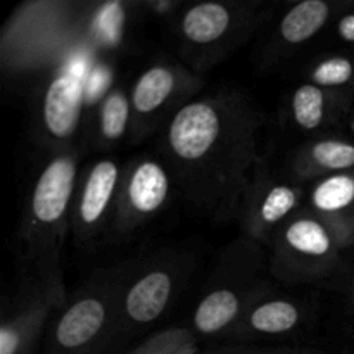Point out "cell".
I'll return each instance as SVG.
<instances>
[{"instance_id": "9a60e30c", "label": "cell", "mask_w": 354, "mask_h": 354, "mask_svg": "<svg viewBox=\"0 0 354 354\" xmlns=\"http://www.w3.org/2000/svg\"><path fill=\"white\" fill-rule=\"evenodd\" d=\"M354 166V145L335 138H324L308 145L297 154L296 169L303 176L324 175L351 169Z\"/></svg>"}, {"instance_id": "603a6c76", "label": "cell", "mask_w": 354, "mask_h": 354, "mask_svg": "<svg viewBox=\"0 0 354 354\" xmlns=\"http://www.w3.org/2000/svg\"><path fill=\"white\" fill-rule=\"evenodd\" d=\"M337 30H339V35H341L346 41H354V14H349V16L342 17Z\"/></svg>"}, {"instance_id": "6da1fadb", "label": "cell", "mask_w": 354, "mask_h": 354, "mask_svg": "<svg viewBox=\"0 0 354 354\" xmlns=\"http://www.w3.org/2000/svg\"><path fill=\"white\" fill-rule=\"evenodd\" d=\"M259 116L239 93L180 106L165 133L166 159L190 201L225 216L241 207L258 171Z\"/></svg>"}, {"instance_id": "ffe728a7", "label": "cell", "mask_w": 354, "mask_h": 354, "mask_svg": "<svg viewBox=\"0 0 354 354\" xmlns=\"http://www.w3.org/2000/svg\"><path fill=\"white\" fill-rule=\"evenodd\" d=\"M354 66L348 57H328L315 64L311 69V80L322 88H335L353 80Z\"/></svg>"}, {"instance_id": "7a4b0ae2", "label": "cell", "mask_w": 354, "mask_h": 354, "mask_svg": "<svg viewBox=\"0 0 354 354\" xmlns=\"http://www.w3.org/2000/svg\"><path fill=\"white\" fill-rule=\"evenodd\" d=\"M76 176V156L64 152L52 158L35 180L24 220V239L40 270V279L45 287L61 294L59 249L68 228Z\"/></svg>"}, {"instance_id": "7c38bea8", "label": "cell", "mask_w": 354, "mask_h": 354, "mask_svg": "<svg viewBox=\"0 0 354 354\" xmlns=\"http://www.w3.org/2000/svg\"><path fill=\"white\" fill-rule=\"evenodd\" d=\"M180 75L176 69L158 64L142 73L131 90V116L135 121L147 120L162 109L180 90Z\"/></svg>"}, {"instance_id": "8992f818", "label": "cell", "mask_w": 354, "mask_h": 354, "mask_svg": "<svg viewBox=\"0 0 354 354\" xmlns=\"http://www.w3.org/2000/svg\"><path fill=\"white\" fill-rule=\"evenodd\" d=\"M303 197L304 190L299 185L261 178V169L258 168L241 204L244 206L248 234L258 241L275 237L280 228L296 216Z\"/></svg>"}, {"instance_id": "52a82bcc", "label": "cell", "mask_w": 354, "mask_h": 354, "mask_svg": "<svg viewBox=\"0 0 354 354\" xmlns=\"http://www.w3.org/2000/svg\"><path fill=\"white\" fill-rule=\"evenodd\" d=\"M85 104L83 80L75 71H61L48 82L40 107L44 138L52 145L64 147L80 127Z\"/></svg>"}, {"instance_id": "8fae6325", "label": "cell", "mask_w": 354, "mask_h": 354, "mask_svg": "<svg viewBox=\"0 0 354 354\" xmlns=\"http://www.w3.org/2000/svg\"><path fill=\"white\" fill-rule=\"evenodd\" d=\"M237 14L221 2H203L192 6L182 17L183 38L194 47L216 45L235 28Z\"/></svg>"}, {"instance_id": "4fadbf2b", "label": "cell", "mask_w": 354, "mask_h": 354, "mask_svg": "<svg viewBox=\"0 0 354 354\" xmlns=\"http://www.w3.org/2000/svg\"><path fill=\"white\" fill-rule=\"evenodd\" d=\"M354 206V176L337 173L322 178L310 194V213L341 232L344 214Z\"/></svg>"}, {"instance_id": "e0dca14e", "label": "cell", "mask_w": 354, "mask_h": 354, "mask_svg": "<svg viewBox=\"0 0 354 354\" xmlns=\"http://www.w3.org/2000/svg\"><path fill=\"white\" fill-rule=\"evenodd\" d=\"M330 17V6L324 0L296 3L280 23V37L289 45H301L313 38Z\"/></svg>"}, {"instance_id": "4316f807", "label": "cell", "mask_w": 354, "mask_h": 354, "mask_svg": "<svg viewBox=\"0 0 354 354\" xmlns=\"http://www.w3.org/2000/svg\"><path fill=\"white\" fill-rule=\"evenodd\" d=\"M353 292H354V283H353Z\"/></svg>"}, {"instance_id": "9c48e42d", "label": "cell", "mask_w": 354, "mask_h": 354, "mask_svg": "<svg viewBox=\"0 0 354 354\" xmlns=\"http://www.w3.org/2000/svg\"><path fill=\"white\" fill-rule=\"evenodd\" d=\"M176 287L171 268L154 266L142 273L128 286L120 299L118 322L130 327H144L158 320L168 308Z\"/></svg>"}, {"instance_id": "ba28073f", "label": "cell", "mask_w": 354, "mask_h": 354, "mask_svg": "<svg viewBox=\"0 0 354 354\" xmlns=\"http://www.w3.org/2000/svg\"><path fill=\"white\" fill-rule=\"evenodd\" d=\"M121 185V169L114 159L93 162L86 173L73 213V228L80 239L95 234L113 207L116 206Z\"/></svg>"}, {"instance_id": "cb8c5ba5", "label": "cell", "mask_w": 354, "mask_h": 354, "mask_svg": "<svg viewBox=\"0 0 354 354\" xmlns=\"http://www.w3.org/2000/svg\"><path fill=\"white\" fill-rule=\"evenodd\" d=\"M196 351H197L196 344H194V341H190L189 344H185L183 348L176 349V351L171 353V354H196Z\"/></svg>"}, {"instance_id": "d4e9b609", "label": "cell", "mask_w": 354, "mask_h": 354, "mask_svg": "<svg viewBox=\"0 0 354 354\" xmlns=\"http://www.w3.org/2000/svg\"><path fill=\"white\" fill-rule=\"evenodd\" d=\"M270 354H317L310 351H279V353H270Z\"/></svg>"}, {"instance_id": "3957f363", "label": "cell", "mask_w": 354, "mask_h": 354, "mask_svg": "<svg viewBox=\"0 0 354 354\" xmlns=\"http://www.w3.org/2000/svg\"><path fill=\"white\" fill-rule=\"evenodd\" d=\"M273 272L287 282L320 279L334 263L342 234L315 216L299 213L275 235Z\"/></svg>"}, {"instance_id": "277c9868", "label": "cell", "mask_w": 354, "mask_h": 354, "mask_svg": "<svg viewBox=\"0 0 354 354\" xmlns=\"http://www.w3.org/2000/svg\"><path fill=\"white\" fill-rule=\"evenodd\" d=\"M120 290L114 283H93L62 310L52 328V354H90L118 322Z\"/></svg>"}, {"instance_id": "2e32d148", "label": "cell", "mask_w": 354, "mask_h": 354, "mask_svg": "<svg viewBox=\"0 0 354 354\" xmlns=\"http://www.w3.org/2000/svg\"><path fill=\"white\" fill-rule=\"evenodd\" d=\"M242 317H244V330L259 335L287 334L303 320L299 306L287 299L261 301Z\"/></svg>"}, {"instance_id": "ac0fdd59", "label": "cell", "mask_w": 354, "mask_h": 354, "mask_svg": "<svg viewBox=\"0 0 354 354\" xmlns=\"http://www.w3.org/2000/svg\"><path fill=\"white\" fill-rule=\"evenodd\" d=\"M327 92L315 83L297 86L292 95V118L304 131H315L325 124Z\"/></svg>"}, {"instance_id": "5bb4252c", "label": "cell", "mask_w": 354, "mask_h": 354, "mask_svg": "<svg viewBox=\"0 0 354 354\" xmlns=\"http://www.w3.org/2000/svg\"><path fill=\"white\" fill-rule=\"evenodd\" d=\"M244 315L241 294L230 287H218L201 299L194 313V327L203 335L221 334Z\"/></svg>"}, {"instance_id": "7402d4cb", "label": "cell", "mask_w": 354, "mask_h": 354, "mask_svg": "<svg viewBox=\"0 0 354 354\" xmlns=\"http://www.w3.org/2000/svg\"><path fill=\"white\" fill-rule=\"evenodd\" d=\"M104 12H100L102 16H100V19H102V24H100L99 31L100 35H102L104 38H106V41H113L114 37H118V35L121 33V3L120 2H114V3H107L106 7H104Z\"/></svg>"}, {"instance_id": "30bf717a", "label": "cell", "mask_w": 354, "mask_h": 354, "mask_svg": "<svg viewBox=\"0 0 354 354\" xmlns=\"http://www.w3.org/2000/svg\"><path fill=\"white\" fill-rule=\"evenodd\" d=\"M62 296L45 287L40 296L31 297L12 317L6 318L0 327V354H31L44 322L52 308L61 303Z\"/></svg>"}, {"instance_id": "5b68a950", "label": "cell", "mask_w": 354, "mask_h": 354, "mask_svg": "<svg viewBox=\"0 0 354 354\" xmlns=\"http://www.w3.org/2000/svg\"><path fill=\"white\" fill-rule=\"evenodd\" d=\"M171 176L161 162L142 159L123 176L114 206V232L124 235L151 220L169 197Z\"/></svg>"}, {"instance_id": "d6986e66", "label": "cell", "mask_w": 354, "mask_h": 354, "mask_svg": "<svg viewBox=\"0 0 354 354\" xmlns=\"http://www.w3.org/2000/svg\"><path fill=\"white\" fill-rule=\"evenodd\" d=\"M131 120L130 97L123 90H113L102 100L99 113V131L100 138L106 144H114L121 140L127 133V128Z\"/></svg>"}, {"instance_id": "484cf974", "label": "cell", "mask_w": 354, "mask_h": 354, "mask_svg": "<svg viewBox=\"0 0 354 354\" xmlns=\"http://www.w3.org/2000/svg\"><path fill=\"white\" fill-rule=\"evenodd\" d=\"M351 127H353V131H354V121H353V124H351Z\"/></svg>"}, {"instance_id": "44dd1931", "label": "cell", "mask_w": 354, "mask_h": 354, "mask_svg": "<svg viewBox=\"0 0 354 354\" xmlns=\"http://www.w3.org/2000/svg\"><path fill=\"white\" fill-rule=\"evenodd\" d=\"M190 341H194V339L189 330H185V328H169V330L145 341L144 344L138 346L130 354H171L176 349L189 344Z\"/></svg>"}]
</instances>
